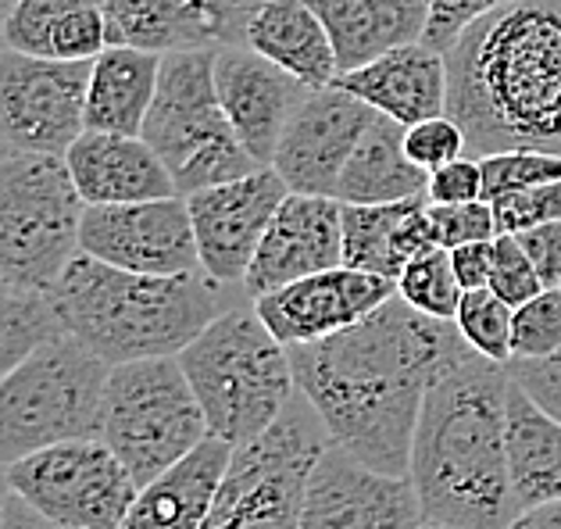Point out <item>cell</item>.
<instances>
[{"label": "cell", "mask_w": 561, "mask_h": 529, "mask_svg": "<svg viewBox=\"0 0 561 529\" xmlns=\"http://www.w3.org/2000/svg\"><path fill=\"white\" fill-rule=\"evenodd\" d=\"M161 76V54L133 44H112L90 61L87 129L140 137Z\"/></svg>", "instance_id": "obj_28"}, {"label": "cell", "mask_w": 561, "mask_h": 529, "mask_svg": "<svg viewBox=\"0 0 561 529\" xmlns=\"http://www.w3.org/2000/svg\"><path fill=\"white\" fill-rule=\"evenodd\" d=\"M8 47L58 61H93L112 47L104 0H19L0 19Z\"/></svg>", "instance_id": "obj_24"}, {"label": "cell", "mask_w": 561, "mask_h": 529, "mask_svg": "<svg viewBox=\"0 0 561 529\" xmlns=\"http://www.w3.org/2000/svg\"><path fill=\"white\" fill-rule=\"evenodd\" d=\"M237 447L208 437L169 472L140 486L115 529H204Z\"/></svg>", "instance_id": "obj_23"}, {"label": "cell", "mask_w": 561, "mask_h": 529, "mask_svg": "<svg viewBox=\"0 0 561 529\" xmlns=\"http://www.w3.org/2000/svg\"><path fill=\"white\" fill-rule=\"evenodd\" d=\"M208 276H147L79 251L47 290L61 330L107 365L175 358L218 315Z\"/></svg>", "instance_id": "obj_4"}, {"label": "cell", "mask_w": 561, "mask_h": 529, "mask_svg": "<svg viewBox=\"0 0 561 529\" xmlns=\"http://www.w3.org/2000/svg\"><path fill=\"white\" fill-rule=\"evenodd\" d=\"M208 433L232 447H248L290 409L297 379L290 347L276 341L254 308H229L180 350Z\"/></svg>", "instance_id": "obj_5"}, {"label": "cell", "mask_w": 561, "mask_h": 529, "mask_svg": "<svg viewBox=\"0 0 561 529\" xmlns=\"http://www.w3.org/2000/svg\"><path fill=\"white\" fill-rule=\"evenodd\" d=\"M4 294H11V287H8V279L0 276V297H4Z\"/></svg>", "instance_id": "obj_50"}, {"label": "cell", "mask_w": 561, "mask_h": 529, "mask_svg": "<svg viewBox=\"0 0 561 529\" xmlns=\"http://www.w3.org/2000/svg\"><path fill=\"white\" fill-rule=\"evenodd\" d=\"M561 350V287H547L515 308L512 358H547Z\"/></svg>", "instance_id": "obj_34"}, {"label": "cell", "mask_w": 561, "mask_h": 529, "mask_svg": "<svg viewBox=\"0 0 561 529\" xmlns=\"http://www.w3.org/2000/svg\"><path fill=\"white\" fill-rule=\"evenodd\" d=\"M523 240L529 262L537 265L543 287H561V222H547L526 233H515Z\"/></svg>", "instance_id": "obj_43"}, {"label": "cell", "mask_w": 561, "mask_h": 529, "mask_svg": "<svg viewBox=\"0 0 561 529\" xmlns=\"http://www.w3.org/2000/svg\"><path fill=\"white\" fill-rule=\"evenodd\" d=\"M404 129L408 126L390 115H373L336 183L333 197L340 205H393V200L426 194L430 172L408 158Z\"/></svg>", "instance_id": "obj_29"}, {"label": "cell", "mask_w": 561, "mask_h": 529, "mask_svg": "<svg viewBox=\"0 0 561 529\" xmlns=\"http://www.w3.org/2000/svg\"><path fill=\"white\" fill-rule=\"evenodd\" d=\"M90 61H58L0 39V147L65 158L87 129Z\"/></svg>", "instance_id": "obj_12"}, {"label": "cell", "mask_w": 561, "mask_h": 529, "mask_svg": "<svg viewBox=\"0 0 561 529\" xmlns=\"http://www.w3.org/2000/svg\"><path fill=\"white\" fill-rule=\"evenodd\" d=\"M65 165L87 205H133V200L175 197V180L144 137L83 129L65 154Z\"/></svg>", "instance_id": "obj_22"}, {"label": "cell", "mask_w": 561, "mask_h": 529, "mask_svg": "<svg viewBox=\"0 0 561 529\" xmlns=\"http://www.w3.org/2000/svg\"><path fill=\"white\" fill-rule=\"evenodd\" d=\"M333 87H344L362 97L373 112L415 126L422 118L447 115V54L426 39L401 44L379 58L336 76Z\"/></svg>", "instance_id": "obj_21"}, {"label": "cell", "mask_w": 561, "mask_h": 529, "mask_svg": "<svg viewBox=\"0 0 561 529\" xmlns=\"http://www.w3.org/2000/svg\"><path fill=\"white\" fill-rule=\"evenodd\" d=\"M8 497H11L8 465H0V529H8Z\"/></svg>", "instance_id": "obj_47"}, {"label": "cell", "mask_w": 561, "mask_h": 529, "mask_svg": "<svg viewBox=\"0 0 561 529\" xmlns=\"http://www.w3.org/2000/svg\"><path fill=\"white\" fill-rule=\"evenodd\" d=\"M404 151L419 169L436 172V169L450 165V161L465 158L469 140H465V129L455 118L436 115V118H422L415 126L404 129Z\"/></svg>", "instance_id": "obj_38"}, {"label": "cell", "mask_w": 561, "mask_h": 529, "mask_svg": "<svg viewBox=\"0 0 561 529\" xmlns=\"http://www.w3.org/2000/svg\"><path fill=\"white\" fill-rule=\"evenodd\" d=\"M8 529H68V526H58L47 515H39L36 508H30L19 494L8 497Z\"/></svg>", "instance_id": "obj_45"}, {"label": "cell", "mask_w": 561, "mask_h": 529, "mask_svg": "<svg viewBox=\"0 0 561 529\" xmlns=\"http://www.w3.org/2000/svg\"><path fill=\"white\" fill-rule=\"evenodd\" d=\"M508 376L515 387H523L543 412H551L561 423V350L547 358H512Z\"/></svg>", "instance_id": "obj_40"}, {"label": "cell", "mask_w": 561, "mask_h": 529, "mask_svg": "<svg viewBox=\"0 0 561 529\" xmlns=\"http://www.w3.org/2000/svg\"><path fill=\"white\" fill-rule=\"evenodd\" d=\"M490 290L504 297L512 308L526 304L529 297H537L543 287V279L537 273V265L529 262V254L523 248V240L515 233H497L494 237V268H490Z\"/></svg>", "instance_id": "obj_36"}, {"label": "cell", "mask_w": 561, "mask_h": 529, "mask_svg": "<svg viewBox=\"0 0 561 529\" xmlns=\"http://www.w3.org/2000/svg\"><path fill=\"white\" fill-rule=\"evenodd\" d=\"M508 472L518 511L561 497V423L523 387H508Z\"/></svg>", "instance_id": "obj_30"}, {"label": "cell", "mask_w": 561, "mask_h": 529, "mask_svg": "<svg viewBox=\"0 0 561 529\" xmlns=\"http://www.w3.org/2000/svg\"><path fill=\"white\" fill-rule=\"evenodd\" d=\"M344 265V205L322 194H286L262 237L243 290L262 297L286 283Z\"/></svg>", "instance_id": "obj_18"}, {"label": "cell", "mask_w": 561, "mask_h": 529, "mask_svg": "<svg viewBox=\"0 0 561 529\" xmlns=\"http://www.w3.org/2000/svg\"><path fill=\"white\" fill-rule=\"evenodd\" d=\"M430 222L436 248H461V243L494 240V205L490 200H472V205H433L430 200Z\"/></svg>", "instance_id": "obj_39"}, {"label": "cell", "mask_w": 561, "mask_h": 529, "mask_svg": "<svg viewBox=\"0 0 561 529\" xmlns=\"http://www.w3.org/2000/svg\"><path fill=\"white\" fill-rule=\"evenodd\" d=\"M243 44L311 90L333 87L340 76L333 36L305 0H265L248 19Z\"/></svg>", "instance_id": "obj_27"}, {"label": "cell", "mask_w": 561, "mask_h": 529, "mask_svg": "<svg viewBox=\"0 0 561 529\" xmlns=\"http://www.w3.org/2000/svg\"><path fill=\"white\" fill-rule=\"evenodd\" d=\"M140 137L165 161L183 197L240 180L257 165L218 101L215 47L161 54V76Z\"/></svg>", "instance_id": "obj_6"}, {"label": "cell", "mask_w": 561, "mask_h": 529, "mask_svg": "<svg viewBox=\"0 0 561 529\" xmlns=\"http://www.w3.org/2000/svg\"><path fill=\"white\" fill-rule=\"evenodd\" d=\"M450 268L461 283V290L490 287V268H494V240H476L450 248Z\"/></svg>", "instance_id": "obj_44"}, {"label": "cell", "mask_w": 561, "mask_h": 529, "mask_svg": "<svg viewBox=\"0 0 561 529\" xmlns=\"http://www.w3.org/2000/svg\"><path fill=\"white\" fill-rule=\"evenodd\" d=\"M397 294L433 319L455 322L465 290L455 276V268H450V251L447 248L419 251L412 262L401 268V276H397Z\"/></svg>", "instance_id": "obj_32"}, {"label": "cell", "mask_w": 561, "mask_h": 529, "mask_svg": "<svg viewBox=\"0 0 561 529\" xmlns=\"http://www.w3.org/2000/svg\"><path fill=\"white\" fill-rule=\"evenodd\" d=\"M393 294H397L393 279L362 273V268L351 265H336L325 268V273L305 276L297 283H286L279 290L254 297V311L276 333L279 344L297 347V344L325 341V336L362 322L382 301H390Z\"/></svg>", "instance_id": "obj_17"}, {"label": "cell", "mask_w": 561, "mask_h": 529, "mask_svg": "<svg viewBox=\"0 0 561 529\" xmlns=\"http://www.w3.org/2000/svg\"><path fill=\"white\" fill-rule=\"evenodd\" d=\"M15 4H19V0H0V19H4V15H8V11H11V8H15Z\"/></svg>", "instance_id": "obj_49"}, {"label": "cell", "mask_w": 561, "mask_h": 529, "mask_svg": "<svg viewBox=\"0 0 561 529\" xmlns=\"http://www.w3.org/2000/svg\"><path fill=\"white\" fill-rule=\"evenodd\" d=\"M373 115V107L344 87L308 90V97L297 104L294 118L286 122L272 169L283 175V183L294 194L333 197L340 175H344Z\"/></svg>", "instance_id": "obj_16"}, {"label": "cell", "mask_w": 561, "mask_h": 529, "mask_svg": "<svg viewBox=\"0 0 561 529\" xmlns=\"http://www.w3.org/2000/svg\"><path fill=\"white\" fill-rule=\"evenodd\" d=\"M512 322H515V308L490 287L461 294L455 325L465 336V344L479 350L483 358L501 361V365L512 361Z\"/></svg>", "instance_id": "obj_33"}, {"label": "cell", "mask_w": 561, "mask_h": 529, "mask_svg": "<svg viewBox=\"0 0 561 529\" xmlns=\"http://www.w3.org/2000/svg\"><path fill=\"white\" fill-rule=\"evenodd\" d=\"M508 365L479 350L436 379L412 440V483L426 519L508 529L518 501L508 472Z\"/></svg>", "instance_id": "obj_3"}, {"label": "cell", "mask_w": 561, "mask_h": 529, "mask_svg": "<svg viewBox=\"0 0 561 529\" xmlns=\"http://www.w3.org/2000/svg\"><path fill=\"white\" fill-rule=\"evenodd\" d=\"M333 36L340 72L415 44L430 30V0H305Z\"/></svg>", "instance_id": "obj_26"}, {"label": "cell", "mask_w": 561, "mask_h": 529, "mask_svg": "<svg viewBox=\"0 0 561 529\" xmlns=\"http://www.w3.org/2000/svg\"><path fill=\"white\" fill-rule=\"evenodd\" d=\"M87 200L58 154H0V276L47 294L79 254Z\"/></svg>", "instance_id": "obj_8"}, {"label": "cell", "mask_w": 561, "mask_h": 529, "mask_svg": "<svg viewBox=\"0 0 561 529\" xmlns=\"http://www.w3.org/2000/svg\"><path fill=\"white\" fill-rule=\"evenodd\" d=\"M490 205H494L497 233H526V229L547 222H561V180L515 189V194H504Z\"/></svg>", "instance_id": "obj_37"}, {"label": "cell", "mask_w": 561, "mask_h": 529, "mask_svg": "<svg viewBox=\"0 0 561 529\" xmlns=\"http://www.w3.org/2000/svg\"><path fill=\"white\" fill-rule=\"evenodd\" d=\"M501 4H512V0H430V30L422 39L436 50H447L465 25Z\"/></svg>", "instance_id": "obj_42"}, {"label": "cell", "mask_w": 561, "mask_h": 529, "mask_svg": "<svg viewBox=\"0 0 561 529\" xmlns=\"http://www.w3.org/2000/svg\"><path fill=\"white\" fill-rule=\"evenodd\" d=\"M79 251L115 268L147 276L197 273L201 254L186 197H154L133 205H87Z\"/></svg>", "instance_id": "obj_14"}, {"label": "cell", "mask_w": 561, "mask_h": 529, "mask_svg": "<svg viewBox=\"0 0 561 529\" xmlns=\"http://www.w3.org/2000/svg\"><path fill=\"white\" fill-rule=\"evenodd\" d=\"M419 529H458V526H447V522H436V519H422Z\"/></svg>", "instance_id": "obj_48"}, {"label": "cell", "mask_w": 561, "mask_h": 529, "mask_svg": "<svg viewBox=\"0 0 561 529\" xmlns=\"http://www.w3.org/2000/svg\"><path fill=\"white\" fill-rule=\"evenodd\" d=\"M112 365L58 333L0 379V465L76 437H101V401Z\"/></svg>", "instance_id": "obj_7"}, {"label": "cell", "mask_w": 561, "mask_h": 529, "mask_svg": "<svg viewBox=\"0 0 561 529\" xmlns=\"http://www.w3.org/2000/svg\"><path fill=\"white\" fill-rule=\"evenodd\" d=\"M508 529H561V497L529 511H518V519Z\"/></svg>", "instance_id": "obj_46"}, {"label": "cell", "mask_w": 561, "mask_h": 529, "mask_svg": "<svg viewBox=\"0 0 561 529\" xmlns=\"http://www.w3.org/2000/svg\"><path fill=\"white\" fill-rule=\"evenodd\" d=\"M325 444L330 437L311 404L290 401L276 426L232 451L204 529H297L305 480Z\"/></svg>", "instance_id": "obj_10"}, {"label": "cell", "mask_w": 561, "mask_h": 529, "mask_svg": "<svg viewBox=\"0 0 561 529\" xmlns=\"http://www.w3.org/2000/svg\"><path fill=\"white\" fill-rule=\"evenodd\" d=\"M208 437V418L180 355L112 365L101 401V440L126 461L136 483L158 480Z\"/></svg>", "instance_id": "obj_9"}, {"label": "cell", "mask_w": 561, "mask_h": 529, "mask_svg": "<svg viewBox=\"0 0 561 529\" xmlns=\"http://www.w3.org/2000/svg\"><path fill=\"white\" fill-rule=\"evenodd\" d=\"M11 494L68 529H115L140 494L112 447L101 437H76L8 465Z\"/></svg>", "instance_id": "obj_11"}, {"label": "cell", "mask_w": 561, "mask_h": 529, "mask_svg": "<svg viewBox=\"0 0 561 529\" xmlns=\"http://www.w3.org/2000/svg\"><path fill=\"white\" fill-rule=\"evenodd\" d=\"M426 197L433 205H472L483 197V161L479 158H458L450 165L430 172Z\"/></svg>", "instance_id": "obj_41"}, {"label": "cell", "mask_w": 561, "mask_h": 529, "mask_svg": "<svg viewBox=\"0 0 561 529\" xmlns=\"http://www.w3.org/2000/svg\"><path fill=\"white\" fill-rule=\"evenodd\" d=\"M265 0H104L112 44L158 54L243 44L248 19Z\"/></svg>", "instance_id": "obj_20"}, {"label": "cell", "mask_w": 561, "mask_h": 529, "mask_svg": "<svg viewBox=\"0 0 561 529\" xmlns=\"http://www.w3.org/2000/svg\"><path fill=\"white\" fill-rule=\"evenodd\" d=\"M472 347L455 322L393 294L373 315L325 341L290 347L297 393L325 437L390 476L412 472V440L430 387Z\"/></svg>", "instance_id": "obj_1"}, {"label": "cell", "mask_w": 561, "mask_h": 529, "mask_svg": "<svg viewBox=\"0 0 561 529\" xmlns=\"http://www.w3.org/2000/svg\"><path fill=\"white\" fill-rule=\"evenodd\" d=\"M0 154H4V147H0Z\"/></svg>", "instance_id": "obj_51"}, {"label": "cell", "mask_w": 561, "mask_h": 529, "mask_svg": "<svg viewBox=\"0 0 561 529\" xmlns=\"http://www.w3.org/2000/svg\"><path fill=\"white\" fill-rule=\"evenodd\" d=\"M215 87L240 143L257 165H272L286 122L311 87L248 44L215 47Z\"/></svg>", "instance_id": "obj_19"}, {"label": "cell", "mask_w": 561, "mask_h": 529, "mask_svg": "<svg viewBox=\"0 0 561 529\" xmlns=\"http://www.w3.org/2000/svg\"><path fill=\"white\" fill-rule=\"evenodd\" d=\"M286 194H290V186L272 165L190 194L186 208L197 237L201 273L218 287L243 283L272 215L279 211Z\"/></svg>", "instance_id": "obj_15"}, {"label": "cell", "mask_w": 561, "mask_h": 529, "mask_svg": "<svg viewBox=\"0 0 561 529\" xmlns=\"http://www.w3.org/2000/svg\"><path fill=\"white\" fill-rule=\"evenodd\" d=\"M426 248H436L426 194L393 205H344V265L397 283Z\"/></svg>", "instance_id": "obj_25"}, {"label": "cell", "mask_w": 561, "mask_h": 529, "mask_svg": "<svg viewBox=\"0 0 561 529\" xmlns=\"http://www.w3.org/2000/svg\"><path fill=\"white\" fill-rule=\"evenodd\" d=\"M422 519L412 476L379 472L330 440L305 480L297 529H419Z\"/></svg>", "instance_id": "obj_13"}, {"label": "cell", "mask_w": 561, "mask_h": 529, "mask_svg": "<svg viewBox=\"0 0 561 529\" xmlns=\"http://www.w3.org/2000/svg\"><path fill=\"white\" fill-rule=\"evenodd\" d=\"M58 333L65 330L47 294L11 290L0 297V379L15 372L33 350L54 341Z\"/></svg>", "instance_id": "obj_31"}, {"label": "cell", "mask_w": 561, "mask_h": 529, "mask_svg": "<svg viewBox=\"0 0 561 529\" xmlns=\"http://www.w3.org/2000/svg\"><path fill=\"white\" fill-rule=\"evenodd\" d=\"M444 54L447 115L472 154H561V0L490 8Z\"/></svg>", "instance_id": "obj_2"}, {"label": "cell", "mask_w": 561, "mask_h": 529, "mask_svg": "<svg viewBox=\"0 0 561 529\" xmlns=\"http://www.w3.org/2000/svg\"><path fill=\"white\" fill-rule=\"evenodd\" d=\"M479 161H483V197L486 200H497V197L515 194V189H526V186L561 180V154H547V151H501V154H486Z\"/></svg>", "instance_id": "obj_35"}]
</instances>
